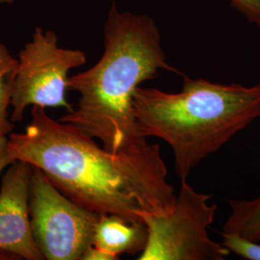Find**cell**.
I'll return each mask as SVG.
<instances>
[{
	"instance_id": "12",
	"label": "cell",
	"mask_w": 260,
	"mask_h": 260,
	"mask_svg": "<svg viewBox=\"0 0 260 260\" xmlns=\"http://www.w3.org/2000/svg\"><path fill=\"white\" fill-rule=\"evenodd\" d=\"M234 9L260 30V0H230Z\"/></svg>"
},
{
	"instance_id": "9",
	"label": "cell",
	"mask_w": 260,
	"mask_h": 260,
	"mask_svg": "<svg viewBox=\"0 0 260 260\" xmlns=\"http://www.w3.org/2000/svg\"><path fill=\"white\" fill-rule=\"evenodd\" d=\"M231 214L223 233H235L260 243V196L252 200H229Z\"/></svg>"
},
{
	"instance_id": "11",
	"label": "cell",
	"mask_w": 260,
	"mask_h": 260,
	"mask_svg": "<svg viewBox=\"0 0 260 260\" xmlns=\"http://www.w3.org/2000/svg\"><path fill=\"white\" fill-rule=\"evenodd\" d=\"M222 244L231 252L242 258L260 260V243L252 241L235 233H222Z\"/></svg>"
},
{
	"instance_id": "3",
	"label": "cell",
	"mask_w": 260,
	"mask_h": 260,
	"mask_svg": "<svg viewBox=\"0 0 260 260\" xmlns=\"http://www.w3.org/2000/svg\"><path fill=\"white\" fill-rule=\"evenodd\" d=\"M133 114L141 136L172 148L175 170L187 179L205 158L260 118V84H220L183 76L179 93L138 87Z\"/></svg>"
},
{
	"instance_id": "10",
	"label": "cell",
	"mask_w": 260,
	"mask_h": 260,
	"mask_svg": "<svg viewBox=\"0 0 260 260\" xmlns=\"http://www.w3.org/2000/svg\"><path fill=\"white\" fill-rule=\"evenodd\" d=\"M19 59L15 58L8 47L0 42V137L9 136L15 128V122L8 117L13 87L17 75Z\"/></svg>"
},
{
	"instance_id": "7",
	"label": "cell",
	"mask_w": 260,
	"mask_h": 260,
	"mask_svg": "<svg viewBox=\"0 0 260 260\" xmlns=\"http://www.w3.org/2000/svg\"><path fill=\"white\" fill-rule=\"evenodd\" d=\"M33 166L16 160L2 177L0 189V251L18 259L44 260L34 240L29 216Z\"/></svg>"
},
{
	"instance_id": "14",
	"label": "cell",
	"mask_w": 260,
	"mask_h": 260,
	"mask_svg": "<svg viewBox=\"0 0 260 260\" xmlns=\"http://www.w3.org/2000/svg\"><path fill=\"white\" fill-rule=\"evenodd\" d=\"M8 140L7 136L0 137V174L9 167L13 162H15L9 154Z\"/></svg>"
},
{
	"instance_id": "6",
	"label": "cell",
	"mask_w": 260,
	"mask_h": 260,
	"mask_svg": "<svg viewBox=\"0 0 260 260\" xmlns=\"http://www.w3.org/2000/svg\"><path fill=\"white\" fill-rule=\"evenodd\" d=\"M28 205L33 237L44 258L82 260L93 245L101 214L76 205L34 166Z\"/></svg>"
},
{
	"instance_id": "13",
	"label": "cell",
	"mask_w": 260,
	"mask_h": 260,
	"mask_svg": "<svg viewBox=\"0 0 260 260\" xmlns=\"http://www.w3.org/2000/svg\"><path fill=\"white\" fill-rule=\"evenodd\" d=\"M120 259L119 256H116L108 251H104L95 246L92 245L85 251L82 260H117Z\"/></svg>"
},
{
	"instance_id": "8",
	"label": "cell",
	"mask_w": 260,
	"mask_h": 260,
	"mask_svg": "<svg viewBox=\"0 0 260 260\" xmlns=\"http://www.w3.org/2000/svg\"><path fill=\"white\" fill-rule=\"evenodd\" d=\"M147 239V228L143 222L130 221L115 214H101L93 245L120 257L121 254H140Z\"/></svg>"
},
{
	"instance_id": "2",
	"label": "cell",
	"mask_w": 260,
	"mask_h": 260,
	"mask_svg": "<svg viewBox=\"0 0 260 260\" xmlns=\"http://www.w3.org/2000/svg\"><path fill=\"white\" fill-rule=\"evenodd\" d=\"M168 64L161 35L147 15L121 12L113 3L104 24V52L100 61L69 78L68 90L79 94L76 107L58 120L70 123L118 152L141 143L133 114V96L140 85Z\"/></svg>"
},
{
	"instance_id": "15",
	"label": "cell",
	"mask_w": 260,
	"mask_h": 260,
	"mask_svg": "<svg viewBox=\"0 0 260 260\" xmlns=\"http://www.w3.org/2000/svg\"><path fill=\"white\" fill-rule=\"evenodd\" d=\"M17 0H0V5H3V4H13Z\"/></svg>"
},
{
	"instance_id": "4",
	"label": "cell",
	"mask_w": 260,
	"mask_h": 260,
	"mask_svg": "<svg viewBox=\"0 0 260 260\" xmlns=\"http://www.w3.org/2000/svg\"><path fill=\"white\" fill-rule=\"evenodd\" d=\"M175 205L167 213L141 211L147 228V244L139 260H223L231 251L210 238L217 205L212 195L196 191L186 179L180 180Z\"/></svg>"
},
{
	"instance_id": "1",
	"label": "cell",
	"mask_w": 260,
	"mask_h": 260,
	"mask_svg": "<svg viewBox=\"0 0 260 260\" xmlns=\"http://www.w3.org/2000/svg\"><path fill=\"white\" fill-rule=\"evenodd\" d=\"M8 139L11 157L40 169L62 194L90 211L142 222L141 211L167 213L175 205L160 147L148 140L112 152L40 106H32L25 130Z\"/></svg>"
},
{
	"instance_id": "5",
	"label": "cell",
	"mask_w": 260,
	"mask_h": 260,
	"mask_svg": "<svg viewBox=\"0 0 260 260\" xmlns=\"http://www.w3.org/2000/svg\"><path fill=\"white\" fill-rule=\"evenodd\" d=\"M86 61L83 51L59 47L54 31L36 27L31 41L19 51L11 121H22L30 105L73 110L66 99L69 73L85 65Z\"/></svg>"
}]
</instances>
